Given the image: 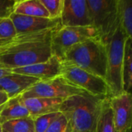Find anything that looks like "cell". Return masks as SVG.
<instances>
[{
	"mask_svg": "<svg viewBox=\"0 0 132 132\" xmlns=\"http://www.w3.org/2000/svg\"><path fill=\"white\" fill-rule=\"evenodd\" d=\"M54 31L16 35L0 43V68L12 70L47 60L52 56L51 39Z\"/></svg>",
	"mask_w": 132,
	"mask_h": 132,
	"instance_id": "cell-1",
	"label": "cell"
},
{
	"mask_svg": "<svg viewBox=\"0 0 132 132\" xmlns=\"http://www.w3.org/2000/svg\"><path fill=\"white\" fill-rule=\"evenodd\" d=\"M88 93L63 101L60 112L67 118L72 132H94L102 101Z\"/></svg>",
	"mask_w": 132,
	"mask_h": 132,
	"instance_id": "cell-2",
	"label": "cell"
},
{
	"mask_svg": "<svg viewBox=\"0 0 132 132\" xmlns=\"http://www.w3.org/2000/svg\"><path fill=\"white\" fill-rule=\"evenodd\" d=\"M62 62L74 65L105 80L107 73L106 45L100 39H90L73 45L64 53Z\"/></svg>",
	"mask_w": 132,
	"mask_h": 132,
	"instance_id": "cell-3",
	"label": "cell"
},
{
	"mask_svg": "<svg viewBox=\"0 0 132 132\" xmlns=\"http://www.w3.org/2000/svg\"><path fill=\"white\" fill-rule=\"evenodd\" d=\"M127 38L119 24L116 32L106 44L107 73L105 81L109 87L111 97L118 96L124 92L122 67L125 43Z\"/></svg>",
	"mask_w": 132,
	"mask_h": 132,
	"instance_id": "cell-4",
	"label": "cell"
},
{
	"mask_svg": "<svg viewBox=\"0 0 132 132\" xmlns=\"http://www.w3.org/2000/svg\"><path fill=\"white\" fill-rule=\"evenodd\" d=\"M87 4L90 26L106 45L119 26L117 0H87Z\"/></svg>",
	"mask_w": 132,
	"mask_h": 132,
	"instance_id": "cell-5",
	"label": "cell"
},
{
	"mask_svg": "<svg viewBox=\"0 0 132 132\" xmlns=\"http://www.w3.org/2000/svg\"><path fill=\"white\" fill-rule=\"evenodd\" d=\"M60 76L70 84L84 90L94 97L100 98H110L111 97L109 87L104 79L74 65L62 62Z\"/></svg>",
	"mask_w": 132,
	"mask_h": 132,
	"instance_id": "cell-6",
	"label": "cell"
},
{
	"mask_svg": "<svg viewBox=\"0 0 132 132\" xmlns=\"http://www.w3.org/2000/svg\"><path fill=\"white\" fill-rule=\"evenodd\" d=\"M87 93L70 84L63 77L59 76L47 80H39L22 94V98L44 97L65 100L74 95Z\"/></svg>",
	"mask_w": 132,
	"mask_h": 132,
	"instance_id": "cell-7",
	"label": "cell"
},
{
	"mask_svg": "<svg viewBox=\"0 0 132 132\" xmlns=\"http://www.w3.org/2000/svg\"><path fill=\"white\" fill-rule=\"evenodd\" d=\"M90 39H100L97 30L90 26L61 27L53 32L51 39L52 55L62 61L65 52L73 45Z\"/></svg>",
	"mask_w": 132,
	"mask_h": 132,
	"instance_id": "cell-8",
	"label": "cell"
},
{
	"mask_svg": "<svg viewBox=\"0 0 132 132\" xmlns=\"http://www.w3.org/2000/svg\"><path fill=\"white\" fill-rule=\"evenodd\" d=\"M9 19L13 23L16 35L35 33L60 29V19L27 16L12 13Z\"/></svg>",
	"mask_w": 132,
	"mask_h": 132,
	"instance_id": "cell-9",
	"label": "cell"
},
{
	"mask_svg": "<svg viewBox=\"0 0 132 132\" xmlns=\"http://www.w3.org/2000/svg\"><path fill=\"white\" fill-rule=\"evenodd\" d=\"M62 27H84L90 26L87 0H63L60 15Z\"/></svg>",
	"mask_w": 132,
	"mask_h": 132,
	"instance_id": "cell-10",
	"label": "cell"
},
{
	"mask_svg": "<svg viewBox=\"0 0 132 132\" xmlns=\"http://www.w3.org/2000/svg\"><path fill=\"white\" fill-rule=\"evenodd\" d=\"M113 111L115 132H129L131 128L132 97L131 93L122 94L109 98Z\"/></svg>",
	"mask_w": 132,
	"mask_h": 132,
	"instance_id": "cell-11",
	"label": "cell"
},
{
	"mask_svg": "<svg viewBox=\"0 0 132 132\" xmlns=\"http://www.w3.org/2000/svg\"><path fill=\"white\" fill-rule=\"evenodd\" d=\"M62 61L60 58L52 55L47 60L29 65L24 67L11 70L12 73L29 76L39 79V80H47L61 75Z\"/></svg>",
	"mask_w": 132,
	"mask_h": 132,
	"instance_id": "cell-12",
	"label": "cell"
},
{
	"mask_svg": "<svg viewBox=\"0 0 132 132\" xmlns=\"http://www.w3.org/2000/svg\"><path fill=\"white\" fill-rule=\"evenodd\" d=\"M39 81L35 77L12 73L0 79V91L5 92L11 99L22 94Z\"/></svg>",
	"mask_w": 132,
	"mask_h": 132,
	"instance_id": "cell-13",
	"label": "cell"
},
{
	"mask_svg": "<svg viewBox=\"0 0 132 132\" xmlns=\"http://www.w3.org/2000/svg\"><path fill=\"white\" fill-rule=\"evenodd\" d=\"M22 101L29 111V117L33 119L40 115L58 112L63 100L44 97H22Z\"/></svg>",
	"mask_w": 132,
	"mask_h": 132,
	"instance_id": "cell-14",
	"label": "cell"
},
{
	"mask_svg": "<svg viewBox=\"0 0 132 132\" xmlns=\"http://www.w3.org/2000/svg\"><path fill=\"white\" fill-rule=\"evenodd\" d=\"M29 117V111L22 101V94L8 101L5 108L0 113V125L6 121Z\"/></svg>",
	"mask_w": 132,
	"mask_h": 132,
	"instance_id": "cell-15",
	"label": "cell"
},
{
	"mask_svg": "<svg viewBox=\"0 0 132 132\" xmlns=\"http://www.w3.org/2000/svg\"><path fill=\"white\" fill-rule=\"evenodd\" d=\"M12 13L27 16L50 18L49 13L39 0L15 1Z\"/></svg>",
	"mask_w": 132,
	"mask_h": 132,
	"instance_id": "cell-16",
	"label": "cell"
},
{
	"mask_svg": "<svg viewBox=\"0 0 132 132\" xmlns=\"http://www.w3.org/2000/svg\"><path fill=\"white\" fill-rule=\"evenodd\" d=\"M94 132H115L114 117L109 98L102 101Z\"/></svg>",
	"mask_w": 132,
	"mask_h": 132,
	"instance_id": "cell-17",
	"label": "cell"
},
{
	"mask_svg": "<svg viewBox=\"0 0 132 132\" xmlns=\"http://www.w3.org/2000/svg\"><path fill=\"white\" fill-rule=\"evenodd\" d=\"M120 27L128 38L132 34V1L117 0Z\"/></svg>",
	"mask_w": 132,
	"mask_h": 132,
	"instance_id": "cell-18",
	"label": "cell"
},
{
	"mask_svg": "<svg viewBox=\"0 0 132 132\" xmlns=\"http://www.w3.org/2000/svg\"><path fill=\"white\" fill-rule=\"evenodd\" d=\"M131 37L127 38L125 43L122 67V79L124 92L131 93L132 87V46Z\"/></svg>",
	"mask_w": 132,
	"mask_h": 132,
	"instance_id": "cell-19",
	"label": "cell"
},
{
	"mask_svg": "<svg viewBox=\"0 0 132 132\" xmlns=\"http://www.w3.org/2000/svg\"><path fill=\"white\" fill-rule=\"evenodd\" d=\"M3 132H34L33 119L31 117L11 120L2 125Z\"/></svg>",
	"mask_w": 132,
	"mask_h": 132,
	"instance_id": "cell-20",
	"label": "cell"
},
{
	"mask_svg": "<svg viewBox=\"0 0 132 132\" xmlns=\"http://www.w3.org/2000/svg\"><path fill=\"white\" fill-rule=\"evenodd\" d=\"M60 111L50 113L43 115L38 116L33 118L34 132H45L49 128L50 124L60 114Z\"/></svg>",
	"mask_w": 132,
	"mask_h": 132,
	"instance_id": "cell-21",
	"label": "cell"
},
{
	"mask_svg": "<svg viewBox=\"0 0 132 132\" xmlns=\"http://www.w3.org/2000/svg\"><path fill=\"white\" fill-rule=\"evenodd\" d=\"M15 36L16 32L11 19L9 18L0 19V43L9 41Z\"/></svg>",
	"mask_w": 132,
	"mask_h": 132,
	"instance_id": "cell-22",
	"label": "cell"
},
{
	"mask_svg": "<svg viewBox=\"0 0 132 132\" xmlns=\"http://www.w3.org/2000/svg\"><path fill=\"white\" fill-rule=\"evenodd\" d=\"M45 7L50 19L60 18L63 6V0H39Z\"/></svg>",
	"mask_w": 132,
	"mask_h": 132,
	"instance_id": "cell-23",
	"label": "cell"
},
{
	"mask_svg": "<svg viewBox=\"0 0 132 132\" xmlns=\"http://www.w3.org/2000/svg\"><path fill=\"white\" fill-rule=\"evenodd\" d=\"M68 127L67 118L60 114L49 126L45 132H65Z\"/></svg>",
	"mask_w": 132,
	"mask_h": 132,
	"instance_id": "cell-24",
	"label": "cell"
},
{
	"mask_svg": "<svg viewBox=\"0 0 132 132\" xmlns=\"http://www.w3.org/2000/svg\"><path fill=\"white\" fill-rule=\"evenodd\" d=\"M16 0H0V19L9 18Z\"/></svg>",
	"mask_w": 132,
	"mask_h": 132,
	"instance_id": "cell-25",
	"label": "cell"
},
{
	"mask_svg": "<svg viewBox=\"0 0 132 132\" xmlns=\"http://www.w3.org/2000/svg\"><path fill=\"white\" fill-rule=\"evenodd\" d=\"M9 100V98L8 97L7 94L3 91H0V113L5 108V106Z\"/></svg>",
	"mask_w": 132,
	"mask_h": 132,
	"instance_id": "cell-26",
	"label": "cell"
},
{
	"mask_svg": "<svg viewBox=\"0 0 132 132\" xmlns=\"http://www.w3.org/2000/svg\"><path fill=\"white\" fill-rule=\"evenodd\" d=\"M10 73H12V72H11V70L2 69V68H0V79H1L2 77H5V76H6V75H9V74H10Z\"/></svg>",
	"mask_w": 132,
	"mask_h": 132,
	"instance_id": "cell-27",
	"label": "cell"
},
{
	"mask_svg": "<svg viewBox=\"0 0 132 132\" xmlns=\"http://www.w3.org/2000/svg\"><path fill=\"white\" fill-rule=\"evenodd\" d=\"M65 132H72L71 131V129H70V127L69 125H68V127H67V130H66V131Z\"/></svg>",
	"mask_w": 132,
	"mask_h": 132,
	"instance_id": "cell-28",
	"label": "cell"
},
{
	"mask_svg": "<svg viewBox=\"0 0 132 132\" xmlns=\"http://www.w3.org/2000/svg\"><path fill=\"white\" fill-rule=\"evenodd\" d=\"M0 132H2V125H0Z\"/></svg>",
	"mask_w": 132,
	"mask_h": 132,
	"instance_id": "cell-29",
	"label": "cell"
},
{
	"mask_svg": "<svg viewBox=\"0 0 132 132\" xmlns=\"http://www.w3.org/2000/svg\"></svg>",
	"mask_w": 132,
	"mask_h": 132,
	"instance_id": "cell-30",
	"label": "cell"
},
{
	"mask_svg": "<svg viewBox=\"0 0 132 132\" xmlns=\"http://www.w3.org/2000/svg\"><path fill=\"white\" fill-rule=\"evenodd\" d=\"M2 132H3V131H2Z\"/></svg>",
	"mask_w": 132,
	"mask_h": 132,
	"instance_id": "cell-31",
	"label": "cell"
}]
</instances>
